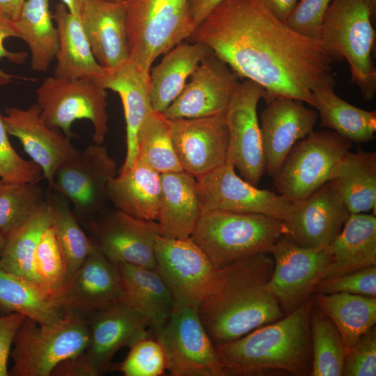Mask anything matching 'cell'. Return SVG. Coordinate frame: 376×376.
Returning a JSON list of instances; mask_svg holds the SVG:
<instances>
[{"mask_svg": "<svg viewBox=\"0 0 376 376\" xmlns=\"http://www.w3.org/2000/svg\"><path fill=\"white\" fill-rule=\"evenodd\" d=\"M270 253L274 268L266 286L287 315L312 295V289L327 263V247H303L284 234L276 242Z\"/></svg>", "mask_w": 376, "mask_h": 376, "instance_id": "cell-16", "label": "cell"}, {"mask_svg": "<svg viewBox=\"0 0 376 376\" xmlns=\"http://www.w3.org/2000/svg\"><path fill=\"white\" fill-rule=\"evenodd\" d=\"M26 0H0V10L8 18L15 21Z\"/></svg>", "mask_w": 376, "mask_h": 376, "instance_id": "cell-53", "label": "cell"}, {"mask_svg": "<svg viewBox=\"0 0 376 376\" xmlns=\"http://www.w3.org/2000/svg\"><path fill=\"white\" fill-rule=\"evenodd\" d=\"M107 89L93 79L49 77L36 90V104L49 126L71 138L72 123L87 119L94 127L93 143L103 144L108 132Z\"/></svg>", "mask_w": 376, "mask_h": 376, "instance_id": "cell-8", "label": "cell"}, {"mask_svg": "<svg viewBox=\"0 0 376 376\" xmlns=\"http://www.w3.org/2000/svg\"><path fill=\"white\" fill-rule=\"evenodd\" d=\"M266 97L262 86L246 79L238 85L225 112L228 130L227 162L256 187L265 172L257 107L260 100Z\"/></svg>", "mask_w": 376, "mask_h": 376, "instance_id": "cell-12", "label": "cell"}, {"mask_svg": "<svg viewBox=\"0 0 376 376\" xmlns=\"http://www.w3.org/2000/svg\"><path fill=\"white\" fill-rule=\"evenodd\" d=\"M213 54L206 45L185 40L170 49L150 72L153 111L162 113L179 95L201 61Z\"/></svg>", "mask_w": 376, "mask_h": 376, "instance_id": "cell-31", "label": "cell"}, {"mask_svg": "<svg viewBox=\"0 0 376 376\" xmlns=\"http://www.w3.org/2000/svg\"><path fill=\"white\" fill-rule=\"evenodd\" d=\"M51 226V211L46 198L6 236L0 257V265L3 268L28 281L43 293L34 269V256L42 235Z\"/></svg>", "mask_w": 376, "mask_h": 376, "instance_id": "cell-33", "label": "cell"}, {"mask_svg": "<svg viewBox=\"0 0 376 376\" xmlns=\"http://www.w3.org/2000/svg\"><path fill=\"white\" fill-rule=\"evenodd\" d=\"M364 0H332L323 19L320 40L349 65L352 81L362 98L372 100L376 93L373 61L375 31Z\"/></svg>", "mask_w": 376, "mask_h": 376, "instance_id": "cell-6", "label": "cell"}, {"mask_svg": "<svg viewBox=\"0 0 376 376\" xmlns=\"http://www.w3.org/2000/svg\"><path fill=\"white\" fill-rule=\"evenodd\" d=\"M80 19L101 66L110 70L130 59L125 1L85 0Z\"/></svg>", "mask_w": 376, "mask_h": 376, "instance_id": "cell-24", "label": "cell"}, {"mask_svg": "<svg viewBox=\"0 0 376 376\" xmlns=\"http://www.w3.org/2000/svg\"><path fill=\"white\" fill-rule=\"evenodd\" d=\"M0 308L24 314L39 324L55 322L64 313L37 288L1 265Z\"/></svg>", "mask_w": 376, "mask_h": 376, "instance_id": "cell-37", "label": "cell"}, {"mask_svg": "<svg viewBox=\"0 0 376 376\" xmlns=\"http://www.w3.org/2000/svg\"><path fill=\"white\" fill-rule=\"evenodd\" d=\"M58 33V49L53 76L64 79H97L106 68L96 61L84 33L80 16L60 2L52 14Z\"/></svg>", "mask_w": 376, "mask_h": 376, "instance_id": "cell-29", "label": "cell"}, {"mask_svg": "<svg viewBox=\"0 0 376 376\" xmlns=\"http://www.w3.org/2000/svg\"><path fill=\"white\" fill-rule=\"evenodd\" d=\"M46 198L50 207L52 226L55 230L70 279L95 243L86 235L67 198L60 194H49Z\"/></svg>", "mask_w": 376, "mask_h": 376, "instance_id": "cell-39", "label": "cell"}, {"mask_svg": "<svg viewBox=\"0 0 376 376\" xmlns=\"http://www.w3.org/2000/svg\"><path fill=\"white\" fill-rule=\"evenodd\" d=\"M274 17L286 22L299 0H258Z\"/></svg>", "mask_w": 376, "mask_h": 376, "instance_id": "cell-51", "label": "cell"}, {"mask_svg": "<svg viewBox=\"0 0 376 376\" xmlns=\"http://www.w3.org/2000/svg\"><path fill=\"white\" fill-rule=\"evenodd\" d=\"M34 269L45 295L60 307L59 304L66 292L70 278L52 226L45 231L38 243L34 256Z\"/></svg>", "mask_w": 376, "mask_h": 376, "instance_id": "cell-41", "label": "cell"}, {"mask_svg": "<svg viewBox=\"0 0 376 376\" xmlns=\"http://www.w3.org/2000/svg\"><path fill=\"white\" fill-rule=\"evenodd\" d=\"M137 159L160 174L183 171L172 141L169 121L162 113L152 111L141 126L138 136Z\"/></svg>", "mask_w": 376, "mask_h": 376, "instance_id": "cell-40", "label": "cell"}, {"mask_svg": "<svg viewBox=\"0 0 376 376\" xmlns=\"http://www.w3.org/2000/svg\"><path fill=\"white\" fill-rule=\"evenodd\" d=\"M327 263L316 283L376 265L375 214H350L340 233L327 246Z\"/></svg>", "mask_w": 376, "mask_h": 376, "instance_id": "cell-26", "label": "cell"}, {"mask_svg": "<svg viewBox=\"0 0 376 376\" xmlns=\"http://www.w3.org/2000/svg\"><path fill=\"white\" fill-rule=\"evenodd\" d=\"M84 1L85 0H61L71 13L78 16H80Z\"/></svg>", "mask_w": 376, "mask_h": 376, "instance_id": "cell-54", "label": "cell"}, {"mask_svg": "<svg viewBox=\"0 0 376 376\" xmlns=\"http://www.w3.org/2000/svg\"><path fill=\"white\" fill-rule=\"evenodd\" d=\"M45 198L38 183L3 182L0 187V230L5 236Z\"/></svg>", "mask_w": 376, "mask_h": 376, "instance_id": "cell-42", "label": "cell"}, {"mask_svg": "<svg viewBox=\"0 0 376 376\" xmlns=\"http://www.w3.org/2000/svg\"><path fill=\"white\" fill-rule=\"evenodd\" d=\"M161 195V174L139 159L107 187V199L116 209L146 220L157 221Z\"/></svg>", "mask_w": 376, "mask_h": 376, "instance_id": "cell-30", "label": "cell"}, {"mask_svg": "<svg viewBox=\"0 0 376 376\" xmlns=\"http://www.w3.org/2000/svg\"><path fill=\"white\" fill-rule=\"evenodd\" d=\"M156 270L169 289L174 305L198 307L207 295L217 269L189 238L158 236L155 244Z\"/></svg>", "mask_w": 376, "mask_h": 376, "instance_id": "cell-13", "label": "cell"}, {"mask_svg": "<svg viewBox=\"0 0 376 376\" xmlns=\"http://www.w3.org/2000/svg\"><path fill=\"white\" fill-rule=\"evenodd\" d=\"M90 339L84 351L97 376L109 371L115 354L150 337L149 321L122 301L86 316Z\"/></svg>", "mask_w": 376, "mask_h": 376, "instance_id": "cell-21", "label": "cell"}, {"mask_svg": "<svg viewBox=\"0 0 376 376\" xmlns=\"http://www.w3.org/2000/svg\"><path fill=\"white\" fill-rule=\"evenodd\" d=\"M166 370L164 350L150 337L140 340L130 347L125 359L112 364L109 370H118L125 376H160Z\"/></svg>", "mask_w": 376, "mask_h": 376, "instance_id": "cell-43", "label": "cell"}, {"mask_svg": "<svg viewBox=\"0 0 376 376\" xmlns=\"http://www.w3.org/2000/svg\"><path fill=\"white\" fill-rule=\"evenodd\" d=\"M111 1H125V0H111Z\"/></svg>", "mask_w": 376, "mask_h": 376, "instance_id": "cell-57", "label": "cell"}, {"mask_svg": "<svg viewBox=\"0 0 376 376\" xmlns=\"http://www.w3.org/2000/svg\"><path fill=\"white\" fill-rule=\"evenodd\" d=\"M329 183L350 214L376 210V152L348 151Z\"/></svg>", "mask_w": 376, "mask_h": 376, "instance_id": "cell-32", "label": "cell"}, {"mask_svg": "<svg viewBox=\"0 0 376 376\" xmlns=\"http://www.w3.org/2000/svg\"><path fill=\"white\" fill-rule=\"evenodd\" d=\"M13 22L19 38L30 50L31 70L47 72L58 49V33L49 9V0H26Z\"/></svg>", "mask_w": 376, "mask_h": 376, "instance_id": "cell-35", "label": "cell"}, {"mask_svg": "<svg viewBox=\"0 0 376 376\" xmlns=\"http://www.w3.org/2000/svg\"><path fill=\"white\" fill-rule=\"evenodd\" d=\"M179 95L162 113L168 119L224 113L240 84V77L212 54L204 58Z\"/></svg>", "mask_w": 376, "mask_h": 376, "instance_id": "cell-17", "label": "cell"}, {"mask_svg": "<svg viewBox=\"0 0 376 376\" xmlns=\"http://www.w3.org/2000/svg\"><path fill=\"white\" fill-rule=\"evenodd\" d=\"M89 339L86 317L80 313L64 311L58 320L49 324L26 317L10 351L13 366L8 376H50L58 363L84 352Z\"/></svg>", "mask_w": 376, "mask_h": 376, "instance_id": "cell-5", "label": "cell"}, {"mask_svg": "<svg viewBox=\"0 0 376 376\" xmlns=\"http://www.w3.org/2000/svg\"><path fill=\"white\" fill-rule=\"evenodd\" d=\"M273 268L272 256L263 253L217 269L207 295L198 307L214 344L234 340L285 316L266 286Z\"/></svg>", "mask_w": 376, "mask_h": 376, "instance_id": "cell-2", "label": "cell"}, {"mask_svg": "<svg viewBox=\"0 0 376 376\" xmlns=\"http://www.w3.org/2000/svg\"><path fill=\"white\" fill-rule=\"evenodd\" d=\"M26 317L10 312L0 317V376H8V360L16 334Z\"/></svg>", "mask_w": 376, "mask_h": 376, "instance_id": "cell-48", "label": "cell"}, {"mask_svg": "<svg viewBox=\"0 0 376 376\" xmlns=\"http://www.w3.org/2000/svg\"><path fill=\"white\" fill-rule=\"evenodd\" d=\"M118 269L95 244L81 265L70 278L59 306L88 316L120 301Z\"/></svg>", "mask_w": 376, "mask_h": 376, "instance_id": "cell-23", "label": "cell"}, {"mask_svg": "<svg viewBox=\"0 0 376 376\" xmlns=\"http://www.w3.org/2000/svg\"><path fill=\"white\" fill-rule=\"evenodd\" d=\"M116 174V160L103 144L93 143L58 169L51 189L67 198L84 222L103 211L107 187Z\"/></svg>", "mask_w": 376, "mask_h": 376, "instance_id": "cell-11", "label": "cell"}, {"mask_svg": "<svg viewBox=\"0 0 376 376\" xmlns=\"http://www.w3.org/2000/svg\"><path fill=\"white\" fill-rule=\"evenodd\" d=\"M196 179L203 212L261 214L283 221L291 214L292 201L250 184L228 162Z\"/></svg>", "mask_w": 376, "mask_h": 376, "instance_id": "cell-14", "label": "cell"}, {"mask_svg": "<svg viewBox=\"0 0 376 376\" xmlns=\"http://www.w3.org/2000/svg\"><path fill=\"white\" fill-rule=\"evenodd\" d=\"M314 294V301L336 326L347 348L375 326L376 297L343 292Z\"/></svg>", "mask_w": 376, "mask_h": 376, "instance_id": "cell-36", "label": "cell"}, {"mask_svg": "<svg viewBox=\"0 0 376 376\" xmlns=\"http://www.w3.org/2000/svg\"><path fill=\"white\" fill-rule=\"evenodd\" d=\"M260 114V129L265 172L274 177L292 146L313 132L319 116L304 102L287 97H268Z\"/></svg>", "mask_w": 376, "mask_h": 376, "instance_id": "cell-20", "label": "cell"}, {"mask_svg": "<svg viewBox=\"0 0 376 376\" xmlns=\"http://www.w3.org/2000/svg\"><path fill=\"white\" fill-rule=\"evenodd\" d=\"M5 243H6V236L0 230V257L1 256V254L3 253Z\"/></svg>", "mask_w": 376, "mask_h": 376, "instance_id": "cell-56", "label": "cell"}, {"mask_svg": "<svg viewBox=\"0 0 376 376\" xmlns=\"http://www.w3.org/2000/svg\"><path fill=\"white\" fill-rule=\"evenodd\" d=\"M172 376H225L215 345L197 306L174 305L166 324L155 333Z\"/></svg>", "mask_w": 376, "mask_h": 376, "instance_id": "cell-10", "label": "cell"}, {"mask_svg": "<svg viewBox=\"0 0 376 376\" xmlns=\"http://www.w3.org/2000/svg\"><path fill=\"white\" fill-rule=\"evenodd\" d=\"M162 195L157 222L160 236L185 239L203 213L196 179L185 171L161 174Z\"/></svg>", "mask_w": 376, "mask_h": 376, "instance_id": "cell-27", "label": "cell"}, {"mask_svg": "<svg viewBox=\"0 0 376 376\" xmlns=\"http://www.w3.org/2000/svg\"><path fill=\"white\" fill-rule=\"evenodd\" d=\"M2 183H3V182L1 180H0V187H1V185H2Z\"/></svg>", "mask_w": 376, "mask_h": 376, "instance_id": "cell-58", "label": "cell"}, {"mask_svg": "<svg viewBox=\"0 0 376 376\" xmlns=\"http://www.w3.org/2000/svg\"><path fill=\"white\" fill-rule=\"evenodd\" d=\"M224 0H188L189 11L196 27L219 3Z\"/></svg>", "mask_w": 376, "mask_h": 376, "instance_id": "cell-52", "label": "cell"}, {"mask_svg": "<svg viewBox=\"0 0 376 376\" xmlns=\"http://www.w3.org/2000/svg\"><path fill=\"white\" fill-rule=\"evenodd\" d=\"M0 178L3 182L38 183L43 179L40 168L23 159L10 144L0 115Z\"/></svg>", "mask_w": 376, "mask_h": 376, "instance_id": "cell-44", "label": "cell"}, {"mask_svg": "<svg viewBox=\"0 0 376 376\" xmlns=\"http://www.w3.org/2000/svg\"><path fill=\"white\" fill-rule=\"evenodd\" d=\"M343 375H376L375 326L359 338L351 347L348 348Z\"/></svg>", "mask_w": 376, "mask_h": 376, "instance_id": "cell-47", "label": "cell"}, {"mask_svg": "<svg viewBox=\"0 0 376 376\" xmlns=\"http://www.w3.org/2000/svg\"><path fill=\"white\" fill-rule=\"evenodd\" d=\"M311 376H342L348 348L330 318L313 299L310 313Z\"/></svg>", "mask_w": 376, "mask_h": 376, "instance_id": "cell-38", "label": "cell"}, {"mask_svg": "<svg viewBox=\"0 0 376 376\" xmlns=\"http://www.w3.org/2000/svg\"><path fill=\"white\" fill-rule=\"evenodd\" d=\"M367 7L369 9L372 22L375 24L376 20V0H364Z\"/></svg>", "mask_w": 376, "mask_h": 376, "instance_id": "cell-55", "label": "cell"}, {"mask_svg": "<svg viewBox=\"0 0 376 376\" xmlns=\"http://www.w3.org/2000/svg\"><path fill=\"white\" fill-rule=\"evenodd\" d=\"M130 59L150 72L152 63L187 40L196 27L188 0H125Z\"/></svg>", "mask_w": 376, "mask_h": 376, "instance_id": "cell-7", "label": "cell"}, {"mask_svg": "<svg viewBox=\"0 0 376 376\" xmlns=\"http://www.w3.org/2000/svg\"><path fill=\"white\" fill-rule=\"evenodd\" d=\"M1 118L8 135L20 141L31 161L40 168L51 189L58 169L79 152L70 138L47 125L36 104L26 109L6 108Z\"/></svg>", "mask_w": 376, "mask_h": 376, "instance_id": "cell-19", "label": "cell"}, {"mask_svg": "<svg viewBox=\"0 0 376 376\" xmlns=\"http://www.w3.org/2000/svg\"><path fill=\"white\" fill-rule=\"evenodd\" d=\"M349 214L328 182L306 198L292 201L291 214L283 221L285 235L303 247H327L340 233Z\"/></svg>", "mask_w": 376, "mask_h": 376, "instance_id": "cell-22", "label": "cell"}, {"mask_svg": "<svg viewBox=\"0 0 376 376\" xmlns=\"http://www.w3.org/2000/svg\"><path fill=\"white\" fill-rule=\"evenodd\" d=\"M350 293L376 297V265L318 282L313 293Z\"/></svg>", "mask_w": 376, "mask_h": 376, "instance_id": "cell-45", "label": "cell"}, {"mask_svg": "<svg viewBox=\"0 0 376 376\" xmlns=\"http://www.w3.org/2000/svg\"><path fill=\"white\" fill-rule=\"evenodd\" d=\"M332 0H299L285 24L297 33L320 39L324 15Z\"/></svg>", "mask_w": 376, "mask_h": 376, "instance_id": "cell-46", "label": "cell"}, {"mask_svg": "<svg viewBox=\"0 0 376 376\" xmlns=\"http://www.w3.org/2000/svg\"><path fill=\"white\" fill-rule=\"evenodd\" d=\"M288 230L283 221L265 214L203 212L190 238L217 269L244 258L270 253Z\"/></svg>", "mask_w": 376, "mask_h": 376, "instance_id": "cell-4", "label": "cell"}, {"mask_svg": "<svg viewBox=\"0 0 376 376\" xmlns=\"http://www.w3.org/2000/svg\"><path fill=\"white\" fill-rule=\"evenodd\" d=\"M120 279V301L143 315L155 332L169 320L174 301L155 269L129 263L115 265Z\"/></svg>", "mask_w": 376, "mask_h": 376, "instance_id": "cell-28", "label": "cell"}, {"mask_svg": "<svg viewBox=\"0 0 376 376\" xmlns=\"http://www.w3.org/2000/svg\"><path fill=\"white\" fill-rule=\"evenodd\" d=\"M312 295L281 319L232 341L214 344L226 375L256 376L287 373L311 376L310 331Z\"/></svg>", "mask_w": 376, "mask_h": 376, "instance_id": "cell-3", "label": "cell"}, {"mask_svg": "<svg viewBox=\"0 0 376 376\" xmlns=\"http://www.w3.org/2000/svg\"><path fill=\"white\" fill-rule=\"evenodd\" d=\"M50 376H97L84 352L58 363Z\"/></svg>", "mask_w": 376, "mask_h": 376, "instance_id": "cell-50", "label": "cell"}, {"mask_svg": "<svg viewBox=\"0 0 376 376\" xmlns=\"http://www.w3.org/2000/svg\"><path fill=\"white\" fill-rule=\"evenodd\" d=\"M334 84L318 86L313 91L320 126L334 131L352 143L372 141L376 131V111L355 107L340 97Z\"/></svg>", "mask_w": 376, "mask_h": 376, "instance_id": "cell-34", "label": "cell"}, {"mask_svg": "<svg viewBox=\"0 0 376 376\" xmlns=\"http://www.w3.org/2000/svg\"><path fill=\"white\" fill-rule=\"evenodd\" d=\"M168 121L183 171L197 178L227 162L228 130L225 113Z\"/></svg>", "mask_w": 376, "mask_h": 376, "instance_id": "cell-18", "label": "cell"}, {"mask_svg": "<svg viewBox=\"0 0 376 376\" xmlns=\"http://www.w3.org/2000/svg\"><path fill=\"white\" fill-rule=\"evenodd\" d=\"M95 80L103 88L117 93L122 101L126 123V155L118 172L131 167L138 156L140 129L153 111L150 96V72L138 68L130 59L107 70Z\"/></svg>", "mask_w": 376, "mask_h": 376, "instance_id": "cell-25", "label": "cell"}, {"mask_svg": "<svg viewBox=\"0 0 376 376\" xmlns=\"http://www.w3.org/2000/svg\"><path fill=\"white\" fill-rule=\"evenodd\" d=\"M83 223L91 238L113 265L124 263L156 269L155 244L160 235L156 221L116 208L102 211Z\"/></svg>", "mask_w": 376, "mask_h": 376, "instance_id": "cell-15", "label": "cell"}, {"mask_svg": "<svg viewBox=\"0 0 376 376\" xmlns=\"http://www.w3.org/2000/svg\"><path fill=\"white\" fill-rule=\"evenodd\" d=\"M187 40L206 45L240 78L262 86L265 99L291 98L313 107V90L336 84L332 65L341 61L320 39L297 33L258 0H224Z\"/></svg>", "mask_w": 376, "mask_h": 376, "instance_id": "cell-1", "label": "cell"}, {"mask_svg": "<svg viewBox=\"0 0 376 376\" xmlns=\"http://www.w3.org/2000/svg\"><path fill=\"white\" fill-rule=\"evenodd\" d=\"M9 38H19V33L14 22L0 10V60L6 58L16 64H22L28 56L26 52H11L8 50L4 45V40ZM13 75L6 73L0 68V86L10 84Z\"/></svg>", "mask_w": 376, "mask_h": 376, "instance_id": "cell-49", "label": "cell"}, {"mask_svg": "<svg viewBox=\"0 0 376 376\" xmlns=\"http://www.w3.org/2000/svg\"><path fill=\"white\" fill-rule=\"evenodd\" d=\"M352 142L331 130L311 132L291 148L273 177L280 195L295 201L330 181Z\"/></svg>", "mask_w": 376, "mask_h": 376, "instance_id": "cell-9", "label": "cell"}]
</instances>
